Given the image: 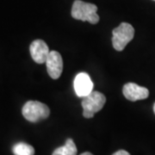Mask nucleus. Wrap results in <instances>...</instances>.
<instances>
[{
    "instance_id": "obj_1",
    "label": "nucleus",
    "mask_w": 155,
    "mask_h": 155,
    "mask_svg": "<svg viewBox=\"0 0 155 155\" xmlns=\"http://www.w3.org/2000/svg\"><path fill=\"white\" fill-rule=\"evenodd\" d=\"M97 7L93 4L76 0L72 5L71 13L74 19L96 24L99 22V16L97 15Z\"/></svg>"
},
{
    "instance_id": "obj_2",
    "label": "nucleus",
    "mask_w": 155,
    "mask_h": 155,
    "mask_svg": "<svg viewBox=\"0 0 155 155\" xmlns=\"http://www.w3.org/2000/svg\"><path fill=\"white\" fill-rule=\"evenodd\" d=\"M112 35V44L114 48L116 51H122L127 43L133 40L134 28L127 22H122L117 28L113 29Z\"/></svg>"
},
{
    "instance_id": "obj_3",
    "label": "nucleus",
    "mask_w": 155,
    "mask_h": 155,
    "mask_svg": "<svg viewBox=\"0 0 155 155\" xmlns=\"http://www.w3.org/2000/svg\"><path fill=\"white\" fill-rule=\"evenodd\" d=\"M22 116L26 120L31 122H37L48 118L50 110L43 103L38 101H28L22 107Z\"/></svg>"
},
{
    "instance_id": "obj_4",
    "label": "nucleus",
    "mask_w": 155,
    "mask_h": 155,
    "mask_svg": "<svg viewBox=\"0 0 155 155\" xmlns=\"http://www.w3.org/2000/svg\"><path fill=\"white\" fill-rule=\"evenodd\" d=\"M106 103V97L103 93L99 91H91L87 96L83 97L82 107L83 116L85 118H92L95 113L100 111Z\"/></svg>"
},
{
    "instance_id": "obj_5",
    "label": "nucleus",
    "mask_w": 155,
    "mask_h": 155,
    "mask_svg": "<svg viewBox=\"0 0 155 155\" xmlns=\"http://www.w3.org/2000/svg\"><path fill=\"white\" fill-rule=\"evenodd\" d=\"M48 73L53 79H58L63 71V60L61 54L57 51H50L46 61Z\"/></svg>"
},
{
    "instance_id": "obj_6",
    "label": "nucleus",
    "mask_w": 155,
    "mask_h": 155,
    "mask_svg": "<svg viewBox=\"0 0 155 155\" xmlns=\"http://www.w3.org/2000/svg\"><path fill=\"white\" fill-rule=\"evenodd\" d=\"M74 90L78 97H84L93 91V82L85 72H80L74 79Z\"/></svg>"
},
{
    "instance_id": "obj_7",
    "label": "nucleus",
    "mask_w": 155,
    "mask_h": 155,
    "mask_svg": "<svg viewBox=\"0 0 155 155\" xmlns=\"http://www.w3.org/2000/svg\"><path fill=\"white\" fill-rule=\"evenodd\" d=\"M30 54L33 61L38 64H43L48 58L49 48L47 43L42 40H35L30 44Z\"/></svg>"
},
{
    "instance_id": "obj_8",
    "label": "nucleus",
    "mask_w": 155,
    "mask_h": 155,
    "mask_svg": "<svg viewBox=\"0 0 155 155\" xmlns=\"http://www.w3.org/2000/svg\"><path fill=\"white\" fill-rule=\"evenodd\" d=\"M122 92L127 100L132 102L146 99L149 96V91L147 89L134 83L126 84L123 86Z\"/></svg>"
},
{
    "instance_id": "obj_9",
    "label": "nucleus",
    "mask_w": 155,
    "mask_h": 155,
    "mask_svg": "<svg viewBox=\"0 0 155 155\" xmlns=\"http://www.w3.org/2000/svg\"><path fill=\"white\" fill-rule=\"evenodd\" d=\"M77 147L72 139H67L66 144L56 148L52 155H77Z\"/></svg>"
},
{
    "instance_id": "obj_10",
    "label": "nucleus",
    "mask_w": 155,
    "mask_h": 155,
    "mask_svg": "<svg viewBox=\"0 0 155 155\" xmlns=\"http://www.w3.org/2000/svg\"><path fill=\"white\" fill-rule=\"evenodd\" d=\"M13 153L15 155H34L35 154V149L32 146L24 143V142H19L17 143L12 148Z\"/></svg>"
},
{
    "instance_id": "obj_11",
    "label": "nucleus",
    "mask_w": 155,
    "mask_h": 155,
    "mask_svg": "<svg viewBox=\"0 0 155 155\" xmlns=\"http://www.w3.org/2000/svg\"><path fill=\"white\" fill-rule=\"evenodd\" d=\"M112 155H130V153L127 151H125V150H119V151L116 152L115 153H113Z\"/></svg>"
},
{
    "instance_id": "obj_12",
    "label": "nucleus",
    "mask_w": 155,
    "mask_h": 155,
    "mask_svg": "<svg viewBox=\"0 0 155 155\" xmlns=\"http://www.w3.org/2000/svg\"><path fill=\"white\" fill-rule=\"evenodd\" d=\"M80 155H93L92 153H89V152H85V153H84Z\"/></svg>"
},
{
    "instance_id": "obj_13",
    "label": "nucleus",
    "mask_w": 155,
    "mask_h": 155,
    "mask_svg": "<svg viewBox=\"0 0 155 155\" xmlns=\"http://www.w3.org/2000/svg\"><path fill=\"white\" fill-rule=\"evenodd\" d=\"M153 112H154V114H155V104H154V105H153Z\"/></svg>"
},
{
    "instance_id": "obj_14",
    "label": "nucleus",
    "mask_w": 155,
    "mask_h": 155,
    "mask_svg": "<svg viewBox=\"0 0 155 155\" xmlns=\"http://www.w3.org/2000/svg\"><path fill=\"white\" fill-rule=\"evenodd\" d=\"M153 1H155V0H153Z\"/></svg>"
}]
</instances>
